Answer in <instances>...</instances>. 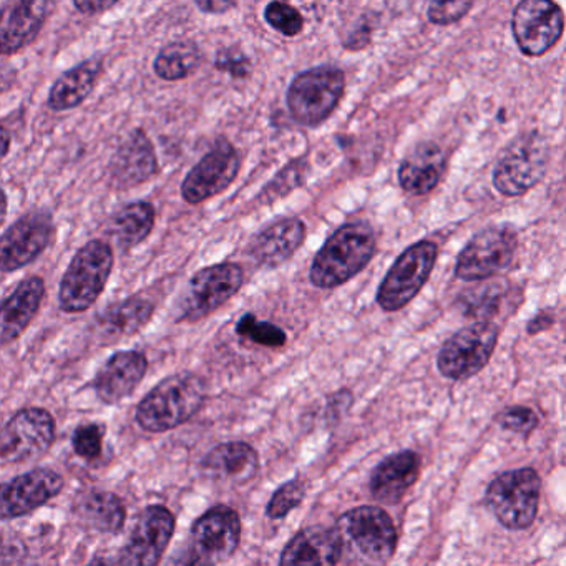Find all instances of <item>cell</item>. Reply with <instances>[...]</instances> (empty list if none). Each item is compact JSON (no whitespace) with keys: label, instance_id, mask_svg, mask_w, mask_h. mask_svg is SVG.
I'll return each instance as SVG.
<instances>
[{"label":"cell","instance_id":"obj_3","mask_svg":"<svg viewBox=\"0 0 566 566\" xmlns=\"http://www.w3.org/2000/svg\"><path fill=\"white\" fill-rule=\"evenodd\" d=\"M334 530L343 545V562L387 563L396 553V526L379 506L349 510L337 520Z\"/></svg>","mask_w":566,"mask_h":566},{"label":"cell","instance_id":"obj_9","mask_svg":"<svg viewBox=\"0 0 566 566\" xmlns=\"http://www.w3.org/2000/svg\"><path fill=\"white\" fill-rule=\"evenodd\" d=\"M499 340V329L489 321H479L453 334L437 356V367L447 379L465 380L489 364Z\"/></svg>","mask_w":566,"mask_h":566},{"label":"cell","instance_id":"obj_30","mask_svg":"<svg viewBox=\"0 0 566 566\" xmlns=\"http://www.w3.org/2000/svg\"><path fill=\"white\" fill-rule=\"evenodd\" d=\"M102 74V62L88 59L77 67L62 75L49 95V107L55 112L72 111L78 107L94 91Z\"/></svg>","mask_w":566,"mask_h":566},{"label":"cell","instance_id":"obj_41","mask_svg":"<svg viewBox=\"0 0 566 566\" xmlns=\"http://www.w3.org/2000/svg\"><path fill=\"white\" fill-rule=\"evenodd\" d=\"M117 2H120V0H74L75 8H77L82 14L87 15L101 14V12L114 8Z\"/></svg>","mask_w":566,"mask_h":566},{"label":"cell","instance_id":"obj_26","mask_svg":"<svg viewBox=\"0 0 566 566\" xmlns=\"http://www.w3.org/2000/svg\"><path fill=\"white\" fill-rule=\"evenodd\" d=\"M157 171L154 145L140 130L134 132L112 158V180L120 188L137 187L155 177Z\"/></svg>","mask_w":566,"mask_h":566},{"label":"cell","instance_id":"obj_24","mask_svg":"<svg viewBox=\"0 0 566 566\" xmlns=\"http://www.w3.org/2000/svg\"><path fill=\"white\" fill-rule=\"evenodd\" d=\"M45 296V283L39 276L25 277L2 303V344L18 340L31 326L41 310Z\"/></svg>","mask_w":566,"mask_h":566},{"label":"cell","instance_id":"obj_43","mask_svg":"<svg viewBox=\"0 0 566 566\" xmlns=\"http://www.w3.org/2000/svg\"><path fill=\"white\" fill-rule=\"evenodd\" d=\"M553 323V317L548 313H539L538 316L533 317L532 323L528 324V333L535 334L538 331L546 329Z\"/></svg>","mask_w":566,"mask_h":566},{"label":"cell","instance_id":"obj_39","mask_svg":"<svg viewBox=\"0 0 566 566\" xmlns=\"http://www.w3.org/2000/svg\"><path fill=\"white\" fill-rule=\"evenodd\" d=\"M499 422L503 429L512 430V432L530 433L538 426V416L528 407L515 406L509 407L505 412H502Z\"/></svg>","mask_w":566,"mask_h":566},{"label":"cell","instance_id":"obj_36","mask_svg":"<svg viewBox=\"0 0 566 566\" xmlns=\"http://www.w3.org/2000/svg\"><path fill=\"white\" fill-rule=\"evenodd\" d=\"M459 304L467 316H492L500 304L499 284H489V286H479V290L469 291L460 297Z\"/></svg>","mask_w":566,"mask_h":566},{"label":"cell","instance_id":"obj_37","mask_svg":"<svg viewBox=\"0 0 566 566\" xmlns=\"http://www.w3.org/2000/svg\"><path fill=\"white\" fill-rule=\"evenodd\" d=\"M104 433L105 427L101 423L91 422L78 426L72 437L75 453L88 462L101 459L102 450H104Z\"/></svg>","mask_w":566,"mask_h":566},{"label":"cell","instance_id":"obj_42","mask_svg":"<svg viewBox=\"0 0 566 566\" xmlns=\"http://www.w3.org/2000/svg\"><path fill=\"white\" fill-rule=\"evenodd\" d=\"M197 6L207 14H227L234 8V0H197Z\"/></svg>","mask_w":566,"mask_h":566},{"label":"cell","instance_id":"obj_21","mask_svg":"<svg viewBox=\"0 0 566 566\" xmlns=\"http://www.w3.org/2000/svg\"><path fill=\"white\" fill-rule=\"evenodd\" d=\"M306 240V224L300 218H281L254 237L250 254L264 270H274L296 254Z\"/></svg>","mask_w":566,"mask_h":566},{"label":"cell","instance_id":"obj_2","mask_svg":"<svg viewBox=\"0 0 566 566\" xmlns=\"http://www.w3.org/2000/svg\"><path fill=\"white\" fill-rule=\"evenodd\" d=\"M207 400L203 379L191 373H178L161 380L138 403V426L150 433L177 429L191 419Z\"/></svg>","mask_w":566,"mask_h":566},{"label":"cell","instance_id":"obj_44","mask_svg":"<svg viewBox=\"0 0 566 566\" xmlns=\"http://www.w3.org/2000/svg\"><path fill=\"white\" fill-rule=\"evenodd\" d=\"M9 151V134L8 130H4V155H8Z\"/></svg>","mask_w":566,"mask_h":566},{"label":"cell","instance_id":"obj_6","mask_svg":"<svg viewBox=\"0 0 566 566\" xmlns=\"http://www.w3.org/2000/svg\"><path fill=\"white\" fill-rule=\"evenodd\" d=\"M346 88L343 71L316 67L303 72L287 88V108L297 124L314 127L323 124L339 105Z\"/></svg>","mask_w":566,"mask_h":566},{"label":"cell","instance_id":"obj_12","mask_svg":"<svg viewBox=\"0 0 566 566\" xmlns=\"http://www.w3.org/2000/svg\"><path fill=\"white\" fill-rule=\"evenodd\" d=\"M243 281V270L237 263L213 264L198 271L181 300V319L195 323L210 316L237 296Z\"/></svg>","mask_w":566,"mask_h":566},{"label":"cell","instance_id":"obj_28","mask_svg":"<svg viewBox=\"0 0 566 566\" xmlns=\"http://www.w3.org/2000/svg\"><path fill=\"white\" fill-rule=\"evenodd\" d=\"M75 515L85 528L104 535H115L124 528L127 509L124 500L105 490L82 493L74 505Z\"/></svg>","mask_w":566,"mask_h":566},{"label":"cell","instance_id":"obj_34","mask_svg":"<svg viewBox=\"0 0 566 566\" xmlns=\"http://www.w3.org/2000/svg\"><path fill=\"white\" fill-rule=\"evenodd\" d=\"M304 496H306V483L301 480H290L271 496L266 505V515L271 520L284 518L303 503Z\"/></svg>","mask_w":566,"mask_h":566},{"label":"cell","instance_id":"obj_38","mask_svg":"<svg viewBox=\"0 0 566 566\" xmlns=\"http://www.w3.org/2000/svg\"><path fill=\"white\" fill-rule=\"evenodd\" d=\"M473 2L475 0H429L427 19L440 28L455 24L460 19L465 18Z\"/></svg>","mask_w":566,"mask_h":566},{"label":"cell","instance_id":"obj_33","mask_svg":"<svg viewBox=\"0 0 566 566\" xmlns=\"http://www.w3.org/2000/svg\"><path fill=\"white\" fill-rule=\"evenodd\" d=\"M237 334L243 339L251 340L258 346L283 347L287 343V334L283 327L268 321L258 319L254 314L248 313L238 321Z\"/></svg>","mask_w":566,"mask_h":566},{"label":"cell","instance_id":"obj_29","mask_svg":"<svg viewBox=\"0 0 566 566\" xmlns=\"http://www.w3.org/2000/svg\"><path fill=\"white\" fill-rule=\"evenodd\" d=\"M154 313L155 306L151 301L140 296L128 297L105 310L98 317L97 327L102 337L112 343L122 337L134 336L144 329L150 323Z\"/></svg>","mask_w":566,"mask_h":566},{"label":"cell","instance_id":"obj_17","mask_svg":"<svg viewBox=\"0 0 566 566\" xmlns=\"http://www.w3.org/2000/svg\"><path fill=\"white\" fill-rule=\"evenodd\" d=\"M175 533V516L167 506L150 505L138 515L120 556L124 565L154 566L160 563Z\"/></svg>","mask_w":566,"mask_h":566},{"label":"cell","instance_id":"obj_27","mask_svg":"<svg viewBox=\"0 0 566 566\" xmlns=\"http://www.w3.org/2000/svg\"><path fill=\"white\" fill-rule=\"evenodd\" d=\"M446 154L436 144H422L410 151L399 168V184L406 193L422 197L430 193L442 180Z\"/></svg>","mask_w":566,"mask_h":566},{"label":"cell","instance_id":"obj_23","mask_svg":"<svg viewBox=\"0 0 566 566\" xmlns=\"http://www.w3.org/2000/svg\"><path fill=\"white\" fill-rule=\"evenodd\" d=\"M281 565H337L343 563V545L336 530L307 526L284 546Z\"/></svg>","mask_w":566,"mask_h":566},{"label":"cell","instance_id":"obj_15","mask_svg":"<svg viewBox=\"0 0 566 566\" xmlns=\"http://www.w3.org/2000/svg\"><path fill=\"white\" fill-rule=\"evenodd\" d=\"M240 171V157L228 140H218L214 147L195 165L181 184V197L190 205L203 203L227 190Z\"/></svg>","mask_w":566,"mask_h":566},{"label":"cell","instance_id":"obj_8","mask_svg":"<svg viewBox=\"0 0 566 566\" xmlns=\"http://www.w3.org/2000/svg\"><path fill=\"white\" fill-rule=\"evenodd\" d=\"M548 167V145L539 134L516 138L493 170V187L503 197H522L542 181Z\"/></svg>","mask_w":566,"mask_h":566},{"label":"cell","instance_id":"obj_1","mask_svg":"<svg viewBox=\"0 0 566 566\" xmlns=\"http://www.w3.org/2000/svg\"><path fill=\"white\" fill-rule=\"evenodd\" d=\"M376 234L363 221L347 223L314 256L311 283L321 290H334L353 280L376 254Z\"/></svg>","mask_w":566,"mask_h":566},{"label":"cell","instance_id":"obj_14","mask_svg":"<svg viewBox=\"0 0 566 566\" xmlns=\"http://www.w3.org/2000/svg\"><path fill=\"white\" fill-rule=\"evenodd\" d=\"M518 247L515 230L492 227L480 231L457 258L455 276L462 281H482L495 276L512 263Z\"/></svg>","mask_w":566,"mask_h":566},{"label":"cell","instance_id":"obj_31","mask_svg":"<svg viewBox=\"0 0 566 566\" xmlns=\"http://www.w3.org/2000/svg\"><path fill=\"white\" fill-rule=\"evenodd\" d=\"M154 205L147 201H137V203L127 205L122 208L111 223V237L114 243L122 250L128 251L138 247L142 241L150 237L155 227Z\"/></svg>","mask_w":566,"mask_h":566},{"label":"cell","instance_id":"obj_16","mask_svg":"<svg viewBox=\"0 0 566 566\" xmlns=\"http://www.w3.org/2000/svg\"><path fill=\"white\" fill-rule=\"evenodd\" d=\"M54 221L51 214H25L6 230L0 243V266L2 273L22 270L28 264L34 263L51 244L54 238Z\"/></svg>","mask_w":566,"mask_h":566},{"label":"cell","instance_id":"obj_22","mask_svg":"<svg viewBox=\"0 0 566 566\" xmlns=\"http://www.w3.org/2000/svg\"><path fill=\"white\" fill-rule=\"evenodd\" d=\"M49 0H8L0 21V49L11 55L31 44L48 15Z\"/></svg>","mask_w":566,"mask_h":566},{"label":"cell","instance_id":"obj_7","mask_svg":"<svg viewBox=\"0 0 566 566\" xmlns=\"http://www.w3.org/2000/svg\"><path fill=\"white\" fill-rule=\"evenodd\" d=\"M439 250L432 241H419L407 248L377 291V303L387 313L402 310L422 290L436 266Z\"/></svg>","mask_w":566,"mask_h":566},{"label":"cell","instance_id":"obj_10","mask_svg":"<svg viewBox=\"0 0 566 566\" xmlns=\"http://www.w3.org/2000/svg\"><path fill=\"white\" fill-rule=\"evenodd\" d=\"M55 420L49 410L25 407L6 423L0 436V459L4 463L34 462L54 446Z\"/></svg>","mask_w":566,"mask_h":566},{"label":"cell","instance_id":"obj_40","mask_svg":"<svg viewBox=\"0 0 566 566\" xmlns=\"http://www.w3.org/2000/svg\"><path fill=\"white\" fill-rule=\"evenodd\" d=\"M217 65L220 71L228 72L233 77H247L250 74V62L238 51L221 52Z\"/></svg>","mask_w":566,"mask_h":566},{"label":"cell","instance_id":"obj_4","mask_svg":"<svg viewBox=\"0 0 566 566\" xmlns=\"http://www.w3.org/2000/svg\"><path fill=\"white\" fill-rule=\"evenodd\" d=\"M114 261V251L105 241L92 240L81 248L61 281V310L69 314L91 310L107 286Z\"/></svg>","mask_w":566,"mask_h":566},{"label":"cell","instance_id":"obj_18","mask_svg":"<svg viewBox=\"0 0 566 566\" xmlns=\"http://www.w3.org/2000/svg\"><path fill=\"white\" fill-rule=\"evenodd\" d=\"M64 489L61 473L52 469H34L15 476L2 486L0 513L2 520L19 518L41 509Z\"/></svg>","mask_w":566,"mask_h":566},{"label":"cell","instance_id":"obj_25","mask_svg":"<svg viewBox=\"0 0 566 566\" xmlns=\"http://www.w3.org/2000/svg\"><path fill=\"white\" fill-rule=\"evenodd\" d=\"M420 459L412 450H402L384 459L370 476V493L379 502L392 505L400 502L417 482Z\"/></svg>","mask_w":566,"mask_h":566},{"label":"cell","instance_id":"obj_32","mask_svg":"<svg viewBox=\"0 0 566 566\" xmlns=\"http://www.w3.org/2000/svg\"><path fill=\"white\" fill-rule=\"evenodd\" d=\"M201 52L191 42H174L161 49L155 59V74L164 81L175 82L188 77L200 65Z\"/></svg>","mask_w":566,"mask_h":566},{"label":"cell","instance_id":"obj_13","mask_svg":"<svg viewBox=\"0 0 566 566\" xmlns=\"http://www.w3.org/2000/svg\"><path fill=\"white\" fill-rule=\"evenodd\" d=\"M190 539V563L218 565L228 562L240 546V515L231 506H213L193 523Z\"/></svg>","mask_w":566,"mask_h":566},{"label":"cell","instance_id":"obj_35","mask_svg":"<svg viewBox=\"0 0 566 566\" xmlns=\"http://www.w3.org/2000/svg\"><path fill=\"white\" fill-rule=\"evenodd\" d=\"M264 19L271 28L276 29L287 38H294V35L301 34L304 29V19L300 14L297 9L293 6L286 4V2H280V0H273L264 9Z\"/></svg>","mask_w":566,"mask_h":566},{"label":"cell","instance_id":"obj_5","mask_svg":"<svg viewBox=\"0 0 566 566\" xmlns=\"http://www.w3.org/2000/svg\"><path fill=\"white\" fill-rule=\"evenodd\" d=\"M542 480L533 469L510 470L496 476L485 493L486 506L503 526L528 528L539 506Z\"/></svg>","mask_w":566,"mask_h":566},{"label":"cell","instance_id":"obj_20","mask_svg":"<svg viewBox=\"0 0 566 566\" xmlns=\"http://www.w3.org/2000/svg\"><path fill=\"white\" fill-rule=\"evenodd\" d=\"M147 369V357L140 350H118L95 376L98 399L107 406L120 403L140 386Z\"/></svg>","mask_w":566,"mask_h":566},{"label":"cell","instance_id":"obj_19","mask_svg":"<svg viewBox=\"0 0 566 566\" xmlns=\"http://www.w3.org/2000/svg\"><path fill=\"white\" fill-rule=\"evenodd\" d=\"M260 469V455L248 442L220 443L201 460L200 470L210 482L241 486L251 482Z\"/></svg>","mask_w":566,"mask_h":566},{"label":"cell","instance_id":"obj_11","mask_svg":"<svg viewBox=\"0 0 566 566\" xmlns=\"http://www.w3.org/2000/svg\"><path fill=\"white\" fill-rule=\"evenodd\" d=\"M512 32L522 54L542 57L565 32V14L555 0H520L512 15Z\"/></svg>","mask_w":566,"mask_h":566}]
</instances>
